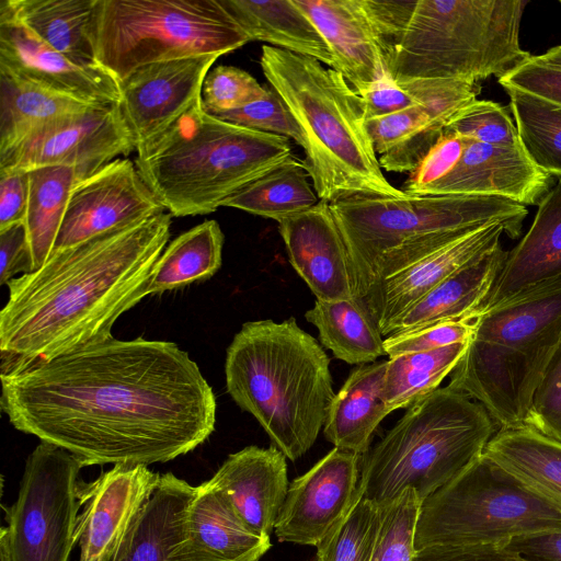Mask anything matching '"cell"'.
Returning <instances> with one entry per match:
<instances>
[{
  "label": "cell",
  "mask_w": 561,
  "mask_h": 561,
  "mask_svg": "<svg viewBox=\"0 0 561 561\" xmlns=\"http://www.w3.org/2000/svg\"><path fill=\"white\" fill-rule=\"evenodd\" d=\"M504 233L503 224H488L376 283L364 298L382 336L426 293L500 247Z\"/></svg>",
  "instance_id": "obj_21"
},
{
  "label": "cell",
  "mask_w": 561,
  "mask_h": 561,
  "mask_svg": "<svg viewBox=\"0 0 561 561\" xmlns=\"http://www.w3.org/2000/svg\"><path fill=\"white\" fill-rule=\"evenodd\" d=\"M134 150L119 104L103 105L41 129L0 153V170L67 167L80 181Z\"/></svg>",
  "instance_id": "obj_13"
},
{
  "label": "cell",
  "mask_w": 561,
  "mask_h": 561,
  "mask_svg": "<svg viewBox=\"0 0 561 561\" xmlns=\"http://www.w3.org/2000/svg\"><path fill=\"white\" fill-rule=\"evenodd\" d=\"M504 90L524 151L541 171L561 179V107L515 89Z\"/></svg>",
  "instance_id": "obj_39"
},
{
  "label": "cell",
  "mask_w": 561,
  "mask_h": 561,
  "mask_svg": "<svg viewBox=\"0 0 561 561\" xmlns=\"http://www.w3.org/2000/svg\"><path fill=\"white\" fill-rule=\"evenodd\" d=\"M250 42L268 43L335 69L323 36L294 0H219Z\"/></svg>",
  "instance_id": "obj_31"
},
{
  "label": "cell",
  "mask_w": 561,
  "mask_h": 561,
  "mask_svg": "<svg viewBox=\"0 0 561 561\" xmlns=\"http://www.w3.org/2000/svg\"><path fill=\"white\" fill-rule=\"evenodd\" d=\"M96 0H1L0 13L81 66H98L90 38Z\"/></svg>",
  "instance_id": "obj_32"
},
{
  "label": "cell",
  "mask_w": 561,
  "mask_h": 561,
  "mask_svg": "<svg viewBox=\"0 0 561 561\" xmlns=\"http://www.w3.org/2000/svg\"><path fill=\"white\" fill-rule=\"evenodd\" d=\"M28 198V173L0 170V231L24 224Z\"/></svg>",
  "instance_id": "obj_51"
},
{
  "label": "cell",
  "mask_w": 561,
  "mask_h": 561,
  "mask_svg": "<svg viewBox=\"0 0 561 561\" xmlns=\"http://www.w3.org/2000/svg\"><path fill=\"white\" fill-rule=\"evenodd\" d=\"M227 391L291 461L314 444L335 397L330 359L294 318L249 321L227 348Z\"/></svg>",
  "instance_id": "obj_4"
},
{
  "label": "cell",
  "mask_w": 561,
  "mask_h": 561,
  "mask_svg": "<svg viewBox=\"0 0 561 561\" xmlns=\"http://www.w3.org/2000/svg\"><path fill=\"white\" fill-rule=\"evenodd\" d=\"M0 403L14 428L83 467L173 460L208 439L217 408L175 343L114 336L1 374Z\"/></svg>",
  "instance_id": "obj_1"
},
{
  "label": "cell",
  "mask_w": 561,
  "mask_h": 561,
  "mask_svg": "<svg viewBox=\"0 0 561 561\" xmlns=\"http://www.w3.org/2000/svg\"><path fill=\"white\" fill-rule=\"evenodd\" d=\"M360 455L334 447L289 484L274 527L282 542L317 547L359 493Z\"/></svg>",
  "instance_id": "obj_16"
},
{
  "label": "cell",
  "mask_w": 561,
  "mask_h": 561,
  "mask_svg": "<svg viewBox=\"0 0 561 561\" xmlns=\"http://www.w3.org/2000/svg\"><path fill=\"white\" fill-rule=\"evenodd\" d=\"M388 360L358 365L332 400L323 433L334 447L360 456L369 450L380 422L390 413L383 398Z\"/></svg>",
  "instance_id": "obj_28"
},
{
  "label": "cell",
  "mask_w": 561,
  "mask_h": 561,
  "mask_svg": "<svg viewBox=\"0 0 561 561\" xmlns=\"http://www.w3.org/2000/svg\"><path fill=\"white\" fill-rule=\"evenodd\" d=\"M423 501L409 488L380 507L379 524L369 561H412Z\"/></svg>",
  "instance_id": "obj_41"
},
{
  "label": "cell",
  "mask_w": 561,
  "mask_h": 561,
  "mask_svg": "<svg viewBox=\"0 0 561 561\" xmlns=\"http://www.w3.org/2000/svg\"><path fill=\"white\" fill-rule=\"evenodd\" d=\"M0 561H12L9 548L8 529L5 526L0 528Z\"/></svg>",
  "instance_id": "obj_55"
},
{
  "label": "cell",
  "mask_w": 561,
  "mask_h": 561,
  "mask_svg": "<svg viewBox=\"0 0 561 561\" xmlns=\"http://www.w3.org/2000/svg\"><path fill=\"white\" fill-rule=\"evenodd\" d=\"M82 468L77 457L49 443L31 453L16 501L3 506L12 561H69Z\"/></svg>",
  "instance_id": "obj_12"
},
{
  "label": "cell",
  "mask_w": 561,
  "mask_h": 561,
  "mask_svg": "<svg viewBox=\"0 0 561 561\" xmlns=\"http://www.w3.org/2000/svg\"><path fill=\"white\" fill-rule=\"evenodd\" d=\"M559 529L561 501L483 453L423 501L415 547L506 543L518 536Z\"/></svg>",
  "instance_id": "obj_11"
},
{
  "label": "cell",
  "mask_w": 561,
  "mask_h": 561,
  "mask_svg": "<svg viewBox=\"0 0 561 561\" xmlns=\"http://www.w3.org/2000/svg\"><path fill=\"white\" fill-rule=\"evenodd\" d=\"M468 342L389 358L383 398L390 413L408 409L420 398L439 388L463 355Z\"/></svg>",
  "instance_id": "obj_38"
},
{
  "label": "cell",
  "mask_w": 561,
  "mask_h": 561,
  "mask_svg": "<svg viewBox=\"0 0 561 561\" xmlns=\"http://www.w3.org/2000/svg\"><path fill=\"white\" fill-rule=\"evenodd\" d=\"M136 152L141 179L174 217L215 211L293 154L288 138L222 121L202 100Z\"/></svg>",
  "instance_id": "obj_7"
},
{
  "label": "cell",
  "mask_w": 561,
  "mask_h": 561,
  "mask_svg": "<svg viewBox=\"0 0 561 561\" xmlns=\"http://www.w3.org/2000/svg\"><path fill=\"white\" fill-rule=\"evenodd\" d=\"M495 426L479 402L449 386L437 388L363 455V497L381 507L411 488L424 501L483 454Z\"/></svg>",
  "instance_id": "obj_9"
},
{
  "label": "cell",
  "mask_w": 561,
  "mask_h": 561,
  "mask_svg": "<svg viewBox=\"0 0 561 561\" xmlns=\"http://www.w3.org/2000/svg\"><path fill=\"white\" fill-rule=\"evenodd\" d=\"M216 117L247 128L291 138L302 149L305 147V137L296 119L283 99L271 87H267L262 99Z\"/></svg>",
  "instance_id": "obj_44"
},
{
  "label": "cell",
  "mask_w": 561,
  "mask_h": 561,
  "mask_svg": "<svg viewBox=\"0 0 561 561\" xmlns=\"http://www.w3.org/2000/svg\"><path fill=\"white\" fill-rule=\"evenodd\" d=\"M267 87L262 85L245 70L233 66H217L203 83L202 104L210 115L241 108L262 99Z\"/></svg>",
  "instance_id": "obj_43"
},
{
  "label": "cell",
  "mask_w": 561,
  "mask_h": 561,
  "mask_svg": "<svg viewBox=\"0 0 561 561\" xmlns=\"http://www.w3.org/2000/svg\"><path fill=\"white\" fill-rule=\"evenodd\" d=\"M329 46L355 92L389 76L364 0H294Z\"/></svg>",
  "instance_id": "obj_24"
},
{
  "label": "cell",
  "mask_w": 561,
  "mask_h": 561,
  "mask_svg": "<svg viewBox=\"0 0 561 561\" xmlns=\"http://www.w3.org/2000/svg\"><path fill=\"white\" fill-rule=\"evenodd\" d=\"M560 345L561 275L474 317L448 386L479 402L499 430L525 426Z\"/></svg>",
  "instance_id": "obj_8"
},
{
  "label": "cell",
  "mask_w": 561,
  "mask_h": 561,
  "mask_svg": "<svg viewBox=\"0 0 561 561\" xmlns=\"http://www.w3.org/2000/svg\"><path fill=\"white\" fill-rule=\"evenodd\" d=\"M469 103L420 104L368 118V134L381 169L412 172L442 138L453 115Z\"/></svg>",
  "instance_id": "obj_27"
},
{
  "label": "cell",
  "mask_w": 561,
  "mask_h": 561,
  "mask_svg": "<svg viewBox=\"0 0 561 561\" xmlns=\"http://www.w3.org/2000/svg\"><path fill=\"white\" fill-rule=\"evenodd\" d=\"M445 133L501 147L520 146L517 128L507 107L490 100H474L456 112Z\"/></svg>",
  "instance_id": "obj_42"
},
{
  "label": "cell",
  "mask_w": 561,
  "mask_h": 561,
  "mask_svg": "<svg viewBox=\"0 0 561 561\" xmlns=\"http://www.w3.org/2000/svg\"><path fill=\"white\" fill-rule=\"evenodd\" d=\"M98 106L103 105L59 93L0 68V153L41 129Z\"/></svg>",
  "instance_id": "obj_30"
},
{
  "label": "cell",
  "mask_w": 561,
  "mask_h": 561,
  "mask_svg": "<svg viewBox=\"0 0 561 561\" xmlns=\"http://www.w3.org/2000/svg\"><path fill=\"white\" fill-rule=\"evenodd\" d=\"M271 548L241 519L228 496L207 481L196 486L173 561H260Z\"/></svg>",
  "instance_id": "obj_23"
},
{
  "label": "cell",
  "mask_w": 561,
  "mask_h": 561,
  "mask_svg": "<svg viewBox=\"0 0 561 561\" xmlns=\"http://www.w3.org/2000/svg\"><path fill=\"white\" fill-rule=\"evenodd\" d=\"M499 465L561 501V443L531 427L497 430L484 451Z\"/></svg>",
  "instance_id": "obj_35"
},
{
  "label": "cell",
  "mask_w": 561,
  "mask_h": 561,
  "mask_svg": "<svg viewBox=\"0 0 561 561\" xmlns=\"http://www.w3.org/2000/svg\"><path fill=\"white\" fill-rule=\"evenodd\" d=\"M224 232L216 220H205L171 241L159 256L148 295L162 294L206 280L221 266Z\"/></svg>",
  "instance_id": "obj_34"
},
{
  "label": "cell",
  "mask_w": 561,
  "mask_h": 561,
  "mask_svg": "<svg viewBox=\"0 0 561 561\" xmlns=\"http://www.w3.org/2000/svg\"><path fill=\"white\" fill-rule=\"evenodd\" d=\"M465 147V137L445 133L420 164L410 173L401 191L421 196L430 186L445 178L457 164Z\"/></svg>",
  "instance_id": "obj_47"
},
{
  "label": "cell",
  "mask_w": 561,
  "mask_h": 561,
  "mask_svg": "<svg viewBox=\"0 0 561 561\" xmlns=\"http://www.w3.org/2000/svg\"><path fill=\"white\" fill-rule=\"evenodd\" d=\"M309 179L304 161L291 154L232 194L222 206L279 222L313 207L320 201Z\"/></svg>",
  "instance_id": "obj_36"
},
{
  "label": "cell",
  "mask_w": 561,
  "mask_h": 561,
  "mask_svg": "<svg viewBox=\"0 0 561 561\" xmlns=\"http://www.w3.org/2000/svg\"><path fill=\"white\" fill-rule=\"evenodd\" d=\"M218 55L150 64L121 83L119 107L136 150L164 133L202 100L207 73Z\"/></svg>",
  "instance_id": "obj_17"
},
{
  "label": "cell",
  "mask_w": 561,
  "mask_h": 561,
  "mask_svg": "<svg viewBox=\"0 0 561 561\" xmlns=\"http://www.w3.org/2000/svg\"><path fill=\"white\" fill-rule=\"evenodd\" d=\"M356 93L364 102L367 119L420 105L409 88L402 83H397L390 76L367 85Z\"/></svg>",
  "instance_id": "obj_50"
},
{
  "label": "cell",
  "mask_w": 561,
  "mask_h": 561,
  "mask_svg": "<svg viewBox=\"0 0 561 561\" xmlns=\"http://www.w3.org/2000/svg\"><path fill=\"white\" fill-rule=\"evenodd\" d=\"M472 320L449 321L411 333L386 336V354L392 358L468 342L472 333Z\"/></svg>",
  "instance_id": "obj_46"
},
{
  "label": "cell",
  "mask_w": 561,
  "mask_h": 561,
  "mask_svg": "<svg viewBox=\"0 0 561 561\" xmlns=\"http://www.w3.org/2000/svg\"><path fill=\"white\" fill-rule=\"evenodd\" d=\"M0 68L59 93L100 105L118 104L121 84L99 66H81L0 13Z\"/></svg>",
  "instance_id": "obj_20"
},
{
  "label": "cell",
  "mask_w": 561,
  "mask_h": 561,
  "mask_svg": "<svg viewBox=\"0 0 561 561\" xmlns=\"http://www.w3.org/2000/svg\"><path fill=\"white\" fill-rule=\"evenodd\" d=\"M503 89H515L561 107V69L530 56L525 62L497 79Z\"/></svg>",
  "instance_id": "obj_48"
},
{
  "label": "cell",
  "mask_w": 561,
  "mask_h": 561,
  "mask_svg": "<svg viewBox=\"0 0 561 561\" xmlns=\"http://www.w3.org/2000/svg\"><path fill=\"white\" fill-rule=\"evenodd\" d=\"M164 210L141 179L135 162L117 158L75 184L53 252Z\"/></svg>",
  "instance_id": "obj_14"
},
{
  "label": "cell",
  "mask_w": 561,
  "mask_h": 561,
  "mask_svg": "<svg viewBox=\"0 0 561 561\" xmlns=\"http://www.w3.org/2000/svg\"><path fill=\"white\" fill-rule=\"evenodd\" d=\"M365 297L378 282L491 222L517 239L527 207L494 196L357 194L330 203Z\"/></svg>",
  "instance_id": "obj_6"
},
{
  "label": "cell",
  "mask_w": 561,
  "mask_h": 561,
  "mask_svg": "<svg viewBox=\"0 0 561 561\" xmlns=\"http://www.w3.org/2000/svg\"><path fill=\"white\" fill-rule=\"evenodd\" d=\"M305 318L317 328L321 344L341 360L363 365L387 355L385 337L364 297L317 299Z\"/></svg>",
  "instance_id": "obj_33"
},
{
  "label": "cell",
  "mask_w": 561,
  "mask_h": 561,
  "mask_svg": "<svg viewBox=\"0 0 561 561\" xmlns=\"http://www.w3.org/2000/svg\"><path fill=\"white\" fill-rule=\"evenodd\" d=\"M28 173V198L24 227L32 252L34 271L50 256L75 184V169L37 168Z\"/></svg>",
  "instance_id": "obj_37"
},
{
  "label": "cell",
  "mask_w": 561,
  "mask_h": 561,
  "mask_svg": "<svg viewBox=\"0 0 561 561\" xmlns=\"http://www.w3.org/2000/svg\"><path fill=\"white\" fill-rule=\"evenodd\" d=\"M308 561H317V559L314 558V559H311V560H308Z\"/></svg>",
  "instance_id": "obj_56"
},
{
  "label": "cell",
  "mask_w": 561,
  "mask_h": 561,
  "mask_svg": "<svg viewBox=\"0 0 561 561\" xmlns=\"http://www.w3.org/2000/svg\"><path fill=\"white\" fill-rule=\"evenodd\" d=\"M95 62L119 84L137 69L250 42L219 0H96L90 26Z\"/></svg>",
  "instance_id": "obj_10"
},
{
  "label": "cell",
  "mask_w": 561,
  "mask_h": 561,
  "mask_svg": "<svg viewBox=\"0 0 561 561\" xmlns=\"http://www.w3.org/2000/svg\"><path fill=\"white\" fill-rule=\"evenodd\" d=\"M207 482L221 490L254 533L270 536L288 492L286 456L275 446H248L228 456Z\"/></svg>",
  "instance_id": "obj_22"
},
{
  "label": "cell",
  "mask_w": 561,
  "mask_h": 561,
  "mask_svg": "<svg viewBox=\"0 0 561 561\" xmlns=\"http://www.w3.org/2000/svg\"><path fill=\"white\" fill-rule=\"evenodd\" d=\"M195 491L173 473L162 474L113 561H173Z\"/></svg>",
  "instance_id": "obj_29"
},
{
  "label": "cell",
  "mask_w": 561,
  "mask_h": 561,
  "mask_svg": "<svg viewBox=\"0 0 561 561\" xmlns=\"http://www.w3.org/2000/svg\"><path fill=\"white\" fill-rule=\"evenodd\" d=\"M560 4H561V0H560Z\"/></svg>",
  "instance_id": "obj_57"
},
{
  "label": "cell",
  "mask_w": 561,
  "mask_h": 561,
  "mask_svg": "<svg viewBox=\"0 0 561 561\" xmlns=\"http://www.w3.org/2000/svg\"><path fill=\"white\" fill-rule=\"evenodd\" d=\"M260 66L305 137V168L320 201L365 194L407 197L383 175L362 98L344 76L320 61L270 45Z\"/></svg>",
  "instance_id": "obj_5"
},
{
  "label": "cell",
  "mask_w": 561,
  "mask_h": 561,
  "mask_svg": "<svg viewBox=\"0 0 561 561\" xmlns=\"http://www.w3.org/2000/svg\"><path fill=\"white\" fill-rule=\"evenodd\" d=\"M506 256L507 251L501 244L457 271L396 319L386 336L411 333L444 322L473 319Z\"/></svg>",
  "instance_id": "obj_26"
},
{
  "label": "cell",
  "mask_w": 561,
  "mask_h": 561,
  "mask_svg": "<svg viewBox=\"0 0 561 561\" xmlns=\"http://www.w3.org/2000/svg\"><path fill=\"white\" fill-rule=\"evenodd\" d=\"M525 0H364L396 82L497 79L531 55L520 46Z\"/></svg>",
  "instance_id": "obj_3"
},
{
  "label": "cell",
  "mask_w": 561,
  "mask_h": 561,
  "mask_svg": "<svg viewBox=\"0 0 561 561\" xmlns=\"http://www.w3.org/2000/svg\"><path fill=\"white\" fill-rule=\"evenodd\" d=\"M170 229L171 215L162 211L53 252L39 268L9 280L1 374L112 337L116 320L148 296Z\"/></svg>",
  "instance_id": "obj_2"
},
{
  "label": "cell",
  "mask_w": 561,
  "mask_h": 561,
  "mask_svg": "<svg viewBox=\"0 0 561 561\" xmlns=\"http://www.w3.org/2000/svg\"><path fill=\"white\" fill-rule=\"evenodd\" d=\"M537 58L549 66L561 69V44L549 48L546 53L538 55Z\"/></svg>",
  "instance_id": "obj_54"
},
{
  "label": "cell",
  "mask_w": 561,
  "mask_h": 561,
  "mask_svg": "<svg viewBox=\"0 0 561 561\" xmlns=\"http://www.w3.org/2000/svg\"><path fill=\"white\" fill-rule=\"evenodd\" d=\"M33 271V257L24 225L0 231V284L7 285L18 273Z\"/></svg>",
  "instance_id": "obj_52"
},
{
  "label": "cell",
  "mask_w": 561,
  "mask_h": 561,
  "mask_svg": "<svg viewBox=\"0 0 561 561\" xmlns=\"http://www.w3.org/2000/svg\"><path fill=\"white\" fill-rule=\"evenodd\" d=\"M161 474L146 465H114L90 483L79 482L82 507L75 530L79 561H113Z\"/></svg>",
  "instance_id": "obj_15"
},
{
  "label": "cell",
  "mask_w": 561,
  "mask_h": 561,
  "mask_svg": "<svg viewBox=\"0 0 561 561\" xmlns=\"http://www.w3.org/2000/svg\"><path fill=\"white\" fill-rule=\"evenodd\" d=\"M380 517V507L362 491L333 530L317 546V561H369Z\"/></svg>",
  "instance_id": "obj_40"
},
{
  "label": "cell",
  "mask_w": 561,
  "mask_h": 561,
  "mask_svg": "<svg viewBox=\"0 0 561 561\" xmlns=\"http://www.w3.org/2000/svg\"><path fill=\"white\" fill-rule=\"evenodd\" d=\"M525 426L561 443V345L537 389Z\"/></svg>",
  "instance_id": "obj_45"
},
{
  "label": "cell",
  "mask_w": 561,
  "mask_h": 561,
  "mask_svg": "<svg viewBox=\"0 0 561 561\" xmlns=\"http://www.w3.org/2000/svg\"><path fill=\"white\" fill-rule=\"evenodd\" d=\"M289 262L318 300L335 301L358 296L352 260L330 203L278 222Z\"/></svg>",
  "instance_id": "obj_18"
},
{
  "label": "cell",
  "mask_w": 561,
  "mask_h": 561,
  "mask_svg": "<svg viewBox=\"0 0 561 561\" xmlns=\"http://www.w3.org/2000/svg\"><path fill=\"white\" fill-rule=\"evenodd\" d=\"M505 547L525 561H561V529L518 536Z\"/></svg>",
  "instance_id": "obj_53"
},
{
  "label": "cell",
  "mask_w": 561,
  "mask_h": 561,
  "mask_svg": "<svg viewBox=\"0 0 561 561\" xmlns=\"http://www.w3.org/2000/svg\"><path fill=\"white\" fill-rule=\"evenodd\" d=\"M551 181L552 178L529 159L522 145L501 147L465 137V147L455 168L421 196H494L525 207L538 206L550 191Z\"/></svg>",
  "instance_id": "obj_19"
},
{
  "label": "cell",
  "mask_w": 561,
  "mask_h": 561,
  "mask_svg": "<svg viewBox=\"0 0 561 561\" xmlns=\"http://www.w3.org/2000/svg\"><path fill=\"white\" fill-rule=\"evenodd\" d=\"M561 275V179L538 204L533 224L507 251L504 264L477 314L512 296Z\"/></svg>",
  "instance_id": "obj_25"
},
{
  "label": "cell",
  "mask_w": 561,
  "mask_h": 561,
  "mask_svg": "<svg viewBox=\"0 0 561 561\" xmlns=\"http://www.w3.org/2000/svg\"><path fill=\"white\" fill-rule=\"evenodd\" d=\"M412 561H525L505 543L434 545L416 550Z\"/></svg>",
  "instance_id": "obj_49"
}]
</instances>
